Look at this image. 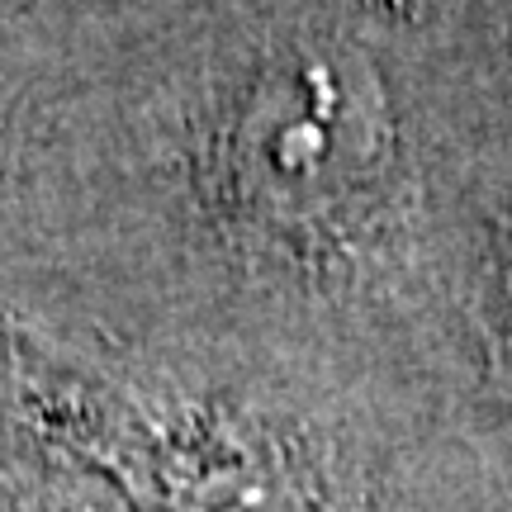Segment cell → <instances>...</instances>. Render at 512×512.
Masks as SVG:
<instances>
[{
  "mask_svg": "<svg viewBox=\"0 0 512 512\" xmlns=\"http://www.w3.org/2000/svg\"><path fill=\"white\" fill-rule=\"evenodd\" d=\"M389 128L375 81L342 53H290L256 76L223 133V190L275 233H332L375 195Z\"/></svg>",
  "mask_w": 512,
  "mask_h": 512,
  "instance_id": "cell-1",
  "label": "cell"
},
{
  "mask_svg": "<svg viewBox=\"0 0 512 512\" xmlns=\"http://www.w3.org/2000/svg\"><path fill=\"white\" fill-rule=\"evenodd\" d=\"M162 494L171 512H309L294 479L261 446L223 432L166 446Z\"/></svg>",
  "mask_w": 512,
  "mask_h": 512,
  "instance_id": "cell-2",
  "label": "cell"
}]
</instances>
